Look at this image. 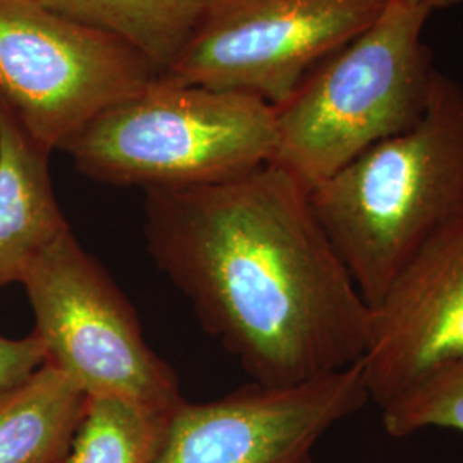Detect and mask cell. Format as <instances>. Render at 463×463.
I'll return each instance as SVG.
<instances>
[{"mask_svg": "<svg viewBox=\"0 0 463 463\" xmlns=\"http://www.w3.org/2000/svg\"><path fill=\"white\" fill-rule=\"evenodd\" d=\"M388 0H206L162 74L187 86L244 93L273 109L331 53L380 16Z\"/></svg>", "mask_w": 463, "mask_h": 463, "instance_id": "7", "label": "cell"}, {"mask_svg": "<svg viewBox=\"0 0 463 463\" xmlns=\"http://www.w3.org/2000/svg\"><path fill=\"white\" fill-rule=\"evenodd\" d=\"M275 109L162 74L88 122L66 148L91 181L148 189L225 183L269 164Z\"/></svg>", "mask_w": 463, "mask_h": 463, "instance_id": "4", "label": "cell"}, {"mask_svg": "<svg viewBox=\"0 0 463 463\" xmlns=\"http://www.w3.org/2000/svg\"><path fill=\"white\" fill-rule=\"evenodd\" d=\"M430 16L388 0L363 33L317 64L275 109L269 164L311 193L365 149L412 128L439 72L424 43Z\"/></svg>", "mask_w": 463, "mask_h": 463, "instance_id": "3", "label": "cell"}, {"mask_svg": "<svg viewBox=\"0 0 463 463\" xmlns=\"http://www.w3.org/2000/svg\"><path fill=\"white\" fill-rule=\"evenodd\" d=\"M145 239L201 326L254 383L294 386L364 359L373 309L309 191L279 166L148 189Z\"/></svg>", "mask_w": 463, "mask_h": 463, "instance_id": "1", "label": "cell"}, {"mask_svg": "<svg viewBox=\"0 0 463 463\" xmlns=\"http://www.w3.org/2000/svg\"><path fill=\"white\" fill-rule=\"evenodd\" d=\"M88 397L55 365L0 395V463H62Z\"/></svg>", "mask_w": 463, "mask_h": 463, "instance_id": "11", "label": "cell"}, {"mask_svg": "<svg viewBox=\"0 0 463 463\" xmlns=\"http://www.w3.org/2000/svg\"><path fill=\"white\" fill-rule=\"evenodd\" d=\"M403 2H409L412 5L417 7H422L426 11H430V14L436 13V11H443V9H449V7H455L458 5L462 0H403Z\"/></svg>", "mask_w": 463, "mask_h": 463, "instance_id": "16", "label": "cell"}, {"mask_svg": "<svg viewBox=\"0 0 463 463\" xmlns=\"http://www.w3.org/2000/svg\"><path fill=\"white\" fill-rule=\"evenodd\" d=\"M160 74L114 34L38 0H0V95L49 151L66 148L88 122Z\"/></svg>", "mask_w": 463, "mask_h": 463, "instance_id": "6", "label": "cell"}, {"mask_svg": "<svg viewBox=\"0 0 463 463\" xmlns=\"http://www.w3.org/2000/svg\"><path fill=\"white\" fill-rule=\"evenodd\" d=\"M170 414L128 398L88 397L62 463H155Z\"/></svg>", "mask_w": 463, "mask_h": 463, "instance_id": "13", "label": "cell"}, {"mask_svg": "<svg viewBox=\"0 0 463 463\" xmlns=\"http://www.w3.org/2000/svg\"><path fill=\"white\" fill-rule=\"evenodd\" d=\"M45 361V348L33 333L24 338L0 335V395L28 380Z\"/></svg>", "mask_w": 463, "mask_h": 463, "instance_id": "15", "label": "cell"}, {"mask_svg": "<svg viewBox=\"0 0 463 463\" xmlns=\"http://www.w3.org/2000/svg\"><path fill=\"white\" fill-rule=\"evenodd\" d=\"M21 285L45 363L86 397L128 398L160 411L183 402L174 369L149 347L133 306L72 231L34 260Z\"/></svg>", "mask_w": 463, "mask_h": 463, "instance_id": "5", "label": "cell"}, {"mask_svg": "<svg viewBox=\"0 0 463 463\" xmlns=\"http://www.w3.org/2000/svg\"><path fill=\"white\" fill-rule=\"evenodd\" d=\"M50 153L0 95V287L21 283L34 260L71 231L53 193Z\"/></svg>", "mask_w": 463, "mask_h": 463, "instance_id": "10", "label": "cell"}, {"mask_svg": "<svg viewBox=\"0 0 463 463\" xmlns=\"http://www.w3.org/2000/svg\"><path fill=\"white\" fill-rule=\"evenodd\" d=\"M463 354V213L402 269L373 307L363 363L365 388L378 407L430 367Z\"/></svg>", "mask_w": 463, "mask_h": 463, "instance_id": "9", "label": "cell"}, {"mask_svg": "<svg viewBox=\"0 0 463 463\" xmlns=\"http://www.w3.org/2000/svg\"><path fill=\"white\" fill-rule=\"evenodd\" d=\"M316 216L376 307L402 269L463 213V86L438 72L412 128L365 149L309 193Z\"/></svg>", "mask_w": 463, "mask_h": 463, "instance_id": "2", "label": "cell"}, {"mask_svg": "<svg viewBox=\"0 0 463 463\" xmlns=\"http://www.w3.org/2000/svg\"><path fill=\"white\" fill-rule=\"evenodd\" d=\"M380 411L383 428L393 438L430 428L463 432V354L430 367Z\"/></svg>", "mask_w": 463, "mask_h": 463, "instance_id": "14", "label": "cell"}, {"mask_svg": "<svg viewBox=\"0 0 463 463\" xmlns=\"http://www.w3.org/2000/svg\"><path fill=\"white\" fill-rule=\"evenodd\" d=\"M367 403L363 363L294 386L252 381L212 402L183 400L155 463H315L321 438Z\"/></svg>", "mask_w": 463, "mask_h": 463, "instance_id": "8", "label": "cell"}, {"mask_svg": "<svg viewBox=\"0 0 463 463\" xmlns=\"http://www.w3.org/2000/svg\"><path fill=\"white\" fill-rule=\"evenodd\" d=\"M61 16L114 34L164 74L194 30L206 0H38Z\"/></svg>", "mask_w": 463, "mask_h": 463, "instance_id": "12", "label": "cell"}]
</instances>
